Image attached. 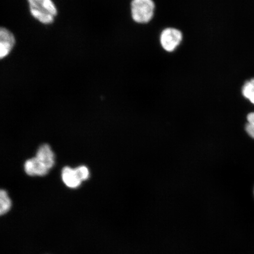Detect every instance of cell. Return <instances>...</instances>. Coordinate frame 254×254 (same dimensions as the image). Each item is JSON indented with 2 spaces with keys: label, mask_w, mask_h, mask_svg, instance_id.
Instances as JSON below:
<instances>
[{
  "label": "cell",
  "mask_w": 254,
  "mask_h": 254,
  "mask_svg": "<svg viewBox=\"0 0 254 254\" xmlns=\"http://www.w3.org/2000/svg\"><path fill=\"white\" fill-rule=\"evenodd\" d=\"M30 13L44 24H52L57 15V8L52 0H27Z\"/></svg>",
  "instance_id": "1"
},
{
  "label": "cell",
  "mask_w": 254,
  "mask_h": 254,
  "mask_svg": "<svg viewBox=\"0 0 254 254\" xmlns=\"http://www.w3.org/2000/svg\"><path fill=\"white\" fill-rule=\"evenodd\" d=\"M131 7L132 17L136 23H147L153 17L155 7L152 0H132Z\"/></svg>",
  "instance_id": "2"
},
{
  "label": "cell",
  "mask_w": 254,
  "mask_h": 254,
  "mask_svg": "<svg viewBox=\"0 0 254 254\" xmlns=\"http://www.w3.org/2000/svg\"><path fill=\"white\" fill-rule=\"evenodd\" d=\"M183 34L174 28H167L161 34L160 43L162 47L167 52H173L183 41Z\"/></svg>",
  "instance_id": "3"
},
{
  "label": "cell",
  "mask_w": 254,
  "mask_h": 254,
  "mask_svg": "<svg viewBox=\"0 0 254 254\" xmlns=\"http://www.w3.org/2000/svg\"><path fill=\"white\" fill-rule=\"evenodd\" d=\"M15 44L14 34L7 28L0 27V60L9 55Z\"/></svg>",
  "instance_id": "4"
},
{
  "label": "cell",
  "mask_w": 254,
  "mask_h": 254,
  "mask_svg": "<svg viewBox=\"0 0 254 254\" xmlns=\"http://www.w3.org/2000/svg\"><path fill=\"white\" fill-rule=\"evenodd\" d=\"M62 177L63 183L70 189L78 188L83 182L76 168L65 167L62 170Z\"/></svg>",
  "instance_id": "5"
},
{
  "label": "cell",
  "mask_w": 254,
  "mask_h": 254,
  "mask_svg": "<svg viewBox=\"0 0 254 254\" xmlns=\"http://www.w3.org/2000/svg\"><path fill=\"white\" fill-rule=\"evenodd\" d=\"M24 170L28 176L32 177H43L49 171L36 157L28 159L25 162Z\"/></svg>",
  "instance_id": "6"
},
{
  "label": "cell",
  "mask_w": 254,
  "mask_h": 254,
  "mask_svg": "<svg viewBox=\"0 0 254 254\" xmlns=\"http://www.w3.org/2000/svg\"><path fill=\"white\" fill-rule=\"evenodd\" d=\"M36 157L49 170L55 166V155L49 144L40 146Z\"/></svg>",
  "instance_id": "7"
},
{
  "label": "cell",
  "mask_w": 254,
  "mask_h": 254,
  "mask_svg": "<svg viewBox=\"0 0 254 254\" xmlns=\"http://www.w3.org/2000/svg\"><path fill=\"white\" fill-rule=\"evenodd\" d=\"M12 202L5 190L0 189V216L4 215L10 210Z\"/></svg>",
  "instance_id": "8"
},
{
  "label": "cell",
  "mask_w": 254,
  "mask_h": 254,
  "mask_svg": "<svg viewBox=\"0 0 254 254\" xmlns=\"http://www.w3.org/2000/svg\"><path fill=\"white\" fill-rule=\"evenodd\" d=\"M242 93L244 97L254 104V78L246 82L244 85Z\"/></svg>",
  "instance_id": "9"
},
{
  "label": "cell",
  "mask_w": 254,
  "mask_h": 254,
  "mask_svg": "<svg viewBox=\"0 0 254 254\" xmlns=\"http://www.w3.org/2000/svg\"><path fill=\"white\" fill-rule=\"evenodd\" d=\"M76 168H77L82 182H85V181L89 179L90 176V173L88 167L85 166H81Z\"/></svg>",
  "instance_id": "10"
},
{
  "label": "cell",
  "mask_w": 254,
  "mask_h": 254,
  "mask_svg": "<svg viewBox=\"0 0 254 254\" xmlns=\"http://www.w3.org/2000/svg\"><path fill=\"white\" fill-rule=\"evenodd\" d=\"M246 130L248 134H249L251 137L254 139V126L250 125L249 123H247L246 126Z\"/></svg>",
  "instance_id": "11"
},
{
  "label": "cell",
  "mask_w": 254,
  "mask_h": 254,
  "mask_svg": "<svg viewBox=\"0 0 254 254\" xmlns=\"http://www.w3.org/2000/svg\"><path fill=\"white\" fill-rule=\"evenodd\" d=\"M248 123L254 126V112L249 114L247 116Z\"/></svg>",
  "instance_id": "12"
}]
</instances>
